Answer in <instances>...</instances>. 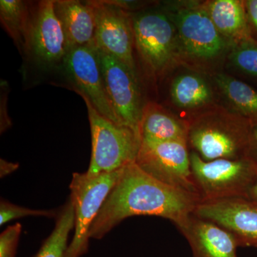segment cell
Segmentation results:
<instances>
[{
  "mask_svg": "<svg viewBox=\"0 0 257 257\" xmlns=\"http://www.w3.org/2000/svg\"><path fill=\"white\" fill-rule=\"evenodd\" d=\"M190 152L204 161L247 157L252 125L226 106L218 104L188 121Z\"/></svg>",
  "mask_w": 257,
  "mask_h": 257,
  "instance_id": "4",
  "label": "cell"
},
{
  "mask_svg": "<svg viewBox=\"0 0 257 257\" xmlns=\"http://www.w3.org/2000/svg\"><path fill=\"white\" fill-rule=\"evenodd\" d=\"M243 3L250 37L257 42V0H246Z\"/></svg>",
  "mask_w": 257,
  "mask_h": 257,
  "instance_id": "25",
  "label": "cell"
},
{
  "mask_svg": "<svg viewBox=\"0 0 257 257\" xmlns=\"http://www.w3.org/2000/svg\"><path fill=\"white\" fill-rule=\"evenodd\" d=\"M58 213L54 210H41V209H31L28 208L19 207L5 200L0 203V225L6 224L13 219L25 216H46L54 217L57 216Z\"/></svg>",
  "mask_w": 257,
  "mask_h": 257,
  "instance_id": "23",
  "label": "cell"
},
{
  "mask_svg": "<svg viewBox=\"0 0 257 257\" xmlns=\"http://www.w3.org/2000/svg\"><path fill=\"white\" fill-rule=\"evenodd\" d=\"M212 79L216 91L226 102V107L247 119L252 126H257V89L221 72L213 74Z\"/></svg>",
  "mask_w": 257,
  "mask_h": 257,
  "instance_id": "19",
  "label": "cell"
},
{
  "mask_svg": "<svg viewBox=\"0 0 257 257\" xmlns=\"http://www.w3.org/2000/svg\"><path fill=\"white\" fill-rule=\"evenodd\" d=\"M135 164L162 183L199 197L193 179L187 141L142 142Z\"/></svg>",
  "mask_w": 257,
  "mask_h": 257,
  "instance_id": "10",
  "label": "cell"
},
{
  "mask_svg": "<svg viewBox=\"0 0 257 257\" xmlns=\"http://www.w3.org/2000/svg\"><path fill=\"white\" fill-rule=\"evenodd\" d=\"M124 169L94 177L88 176L86 172L73 174L69 188L75 225L73 239L64 257H80L87 252L89 229Z\"/></svg>",
  "mask_w": 257,
  "mask_h": 257,
  "instance_id": "8",
  "label": "cell"
},
{
  "mask_svg": "<svg viewBox=\"0 0 257 257\" xmlns=\"http://www.w3.org/2000/svg\"><path fill=\"white\" fill-rule=\"evenodd\" d=\"M54 10L69 50L94 45L96 20L90 1L54 0Z\"/></svg>",
  "mask_w": 257,
  "mask_h": 257,
  "instance_id": "16",
  "label": "cell"
},
{
  "mask_svg": "<svg viewBox=\"0 0 257 257\" xmlns=\"http://www.w3.org/2000/svg\"><path fill=\"white\" fill-rule=\"evenodd\" d=\"M56 85L74 91L89 101L99 114L121 125L106 92L99 52L94 45L69 50Z\"/></svg>",
  "mask_w": 257,
  "mask_h": 257,
  "instance_id": "9",
  "label": "cell"
},
{
  "mask_svg": "<svg viewBox=\"0 0 257 257\" xmlns=\"http://www.w3.org/2000/svg\"><path fill=\"white\" fill-rule=\"evenodd\" d=\"M22 225L17 223L9 226L0 235V257H15Z\"/></svg>",
  "mask_w": 257,
  "mask_h": 257,
  "instance_id": "24",
  "label": "cell"
},
{
  "mask_svg": "<svg viewBox=\"0 0 257 257\" xmlns=\"http://www.w3.org/2000/svg\"><path fill=\"white\" fill-rule=\"evenodd\" d=\"M191 169L201 202L246 197L257 175V165L248 157L204 161L190 152Z\"/></svg>",
  "mask_w": 257,
  "mask_h": 257,
  "instance_id": "7",
  "label": "cell"
},
{
  "mask_svg": "<svg viewBox=\"0 0 257 257\" xmlns=\"http://www.w3.org/2000/svg\"><path fill=\"white\" fill-rule=\"evenodd\" d=\"M216 30L231 48L252 40L248 32L244 3L241 0H213L204 3Z\"/></svg>",
  "mask_w": 257,
  "mask_h": 257,
  "instance_id": "18",
  "label": "cell"
},
{
  "mask_svg": "<svg viewBox=\"0 0 257 257\" xmlns=\"http://www.w3.org/2000/svg\"><path fill=\"white\" fill-rule=\"evenodd\" d=\"M55 227L35 257H64L70 231L74 229L75 214L70 199L56 216Z\"/></svg>",
  "mask_w": 257,
  "mask_h": 257,
  "instance_id": "21",
  "label": "cell"
},
{
  "mask_svg": "<svg viewBox=\"0 0 257 257\" xmlns=\"http://www.w3.org/2000/svg\"><path fill=\"white\" fill-rule=\"evenodd\" d=\"M96 20L94 45L138 72L135 57L133 17L111 0H89Z\"/></svg>",
  "mask_w": 257,
  "mask_h": 257,
  "instance_id": "12",
  "label": "cell"
},
{
  "mask_svg": "<svg viewBox=\"0 0 257 257\" xmlns=\"http://www.w3.org/2000/svg\"><path fill=\"white\" fill-rule=\"evenodd\" d=\"M245 197L257 204V175L248 187Z\"/></svg>",
  "mask_w": 257,
  "mask_h": 257,
  "instance_id": "27",
  "label": "cell"
},
{
  "mask_svg": "<svg viewBox=\"0 0 257 257\" xmlns=\"http://www.w3.org/2000/svg\"><path fill=\"white\" fill-rule=\"evenodd\" d=\"M92 136V156L86 174L90 177L111 173L135 163L141 138L127 126L113 122L99 114L86 99Z\"/></svg>",
  "mask_w": 257,
  "mask_h": 257,
  "instance_id": "6",
  "label": "cell"
},
{
  "mask_svg": "<svg viewBox=\"0 0 257 257\" xmlns=\"http://www.w3.org/2000/svg\"><path fill=\"white\" fill-rule=\"evenodd\" d=\"M189 124L156 101H147L140 125L143 143L187 142Z\"/></svg>",
  "mask_w": 257,
  "mask_h": 257,
  "instance_id": "17",
  "label": "cell"
},
{
  "mask_svg": "<svg viewBox=\"0 0 257 257\" xmlns=\"http://www.w3.org/2000/svg\"><path fill=\"white\" fill-rule=\"evenodd\" d=\"M69 49L54 10V0L32 2L21 73L24 84H57Z\"/></svg>",
  "mask_w": 257,
  "mask_h": 257,
  "instance_id": "2",
  "label": "cell"
},
{
  "mask_svg": "<svg viewBox=\"0 0 257 257\" xmlns=\"http://www.w3.org/2000/svg\"><path fill=\"white\" fill-rule=\"evenodd\" d=\"M178 229L188 241L193 257H238L237 241L219 225L192 214Z\"/></svg>",
  "mask_w": 257,
  "mask_h": 257,
  "instance_id": "14",
  "label": "cell"
},
{
  "mask_svg": "<svg viewBox=\"0 0 257 257\" xmlns=\"http://www.w3.org/2000/svg\"><path fill=\"white\" fill-rule=\"evenodd\" d=\"M135 49L145 73L158 81L180 65L177 30L165 9L132 13Z\"/></svg>",
  "mask_w": 257,
  "mask_h": 257,
  "instance_id": "5",
  "label": "cell"
},
{
  "mask_svg": "<svg viewBox=\"0 0 257 257\" xmlns=\"http://www.w3.org/2000/svg\"><path fill=\"white\" fill-rule=\"evenodd\" d=\"M228 55L234 69L257 85V42L249 40L240 42Z\"/></svg>",
  "mask_w": 257,
  "mask_h": 257,
  "instance_id": "22",
  "label": "cell"
},
{
  "mask_svg": "<svg viewBox=\"0 0 257 257\" xmlns=\"http://www.w3.org/2000/svg\"><path fill=\"white\" fill-rule=\"evenodd\" d=\"M18 165L13 163H9L6 161L1 160V176L5 177V175H9L13 171L18 168Z\"/></svg>",
  "mask_w": 257,
  "mask_h": 257,
  "instance_id": "28",
  "label": "cell"
},
{
  "mask_svg": "<svg viewBox=\"0 0 257 257\" xmlns=\"http://www.w3.org/2000/svg\"><path fill=\"white\" fill-rule=\"evenodd\" d=\"M193 214L227 230L239 246L257 248V204L246 197L200 202Z\"/></svg>",
  "mask_w": 257,
  "mask_h": 257,
  "instance_id": "13",
  "label": "cell"
},
{
  "mask_svg": "<svg viewBox=\"0 0 257 257\" xmlns=\"http://www.w3.org/2000/svg\"><path fill=\"white\" fill-rule=\"evenodd\" d=\"M200 197L162 183L136 164L126 166L89 229V239H101L126 218L155 216L179 228L192 215Z\"/></svg>",
  "mask_w": 257,
  "mask_h": 257,
  "instance_id": "1",
  "label": "cell"
},
{
  "mask_svg": "<svg viewBox=\"0 0 257 257\" xmlns=\"http://www.w3.org/2000/svg\"><path fill=\"white\" fill-rule=\"evenodd\" d=\"M32 2L1 0L0 21L13 39L20 55H23L30 30Z\"/></svg>",
  "mask_w": 257,
  "mask_h": 257,
  "instance_id": "20",
  "label": "cell"
},
{
  "mask_svg": "<svg viewBox=\"0 0 257 257\" xmlns=\"http://www.w3.org/2000/svg\"><path fill=\"white\" fill-rule=\"evenodd\" d=\"M164 9L177 30L180 65L210 73L231 48L216 30L204 3H170Z\"/></svg>",
  "mask_w": 257,
  "mask_h": 257,
  "instance_id": "3",
  "label": "cell"
},
{
  "mask_svg": "<svg viewBox=\"0 0 257 257\" xmlns=\"http://www.w3.org/2000/svg\"><path fill=\"white\" fill-rule=\"evenodd\" d=\"M98 52L106 92L120 124L140 136V121L147 102L143 101L138 72L112 56Z\"/></svg>",
  "mask_w": 257,
  "mask_h": 257,
  "instance_id": "11",
  "label": "cell"
},
{
  "mask_svg": "<svg viewBox=\"0 0 257 257\" xmlns=\"http://www.w3.org/2000/svg\"><path fill=\"white\" fill-rule=\"evenodd\" d=\"M246 156L257 165V126H252Z\"/></svg>",
  "mask_w": 257,
  "mask_h": 257,
  "instance_id": "26",
  "label": "cell"
},
{
  "mask_svg": "<svg viewBox=\"0 0 257 257\" xmlns=\"http://www.w3.org/2000/svg\"><path fill=\"white\" fill-rule=\"evenodd\" d=\"M170 97L174 106L187 122L204 111L218 105L215 92L204 74L184 72L172 79Z\"/></svg>",
  "mask_w": 257,
  "mask_h": 257,
  "instance_id": "15",
  "label": "cell"
}]
</instances>
